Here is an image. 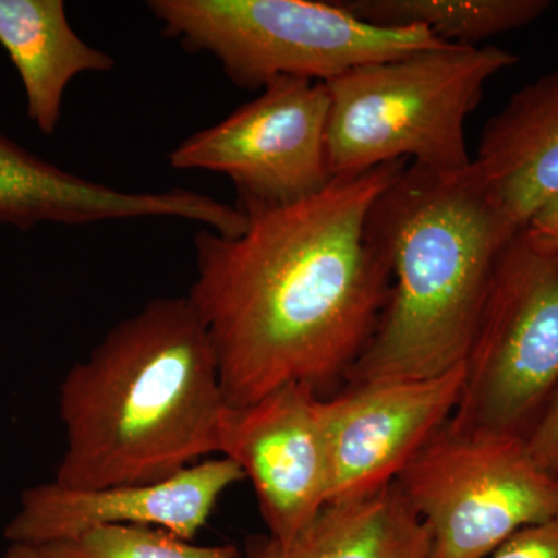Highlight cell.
Listing matches in <instances>:
<instances>
[{"instance_id": "4fadbf2b", "label": "cell", "mask_w": 558, "mask_h": 558, "mask_svg": "<svg viewBox=\"0 0 558 558\" xmlns=\"http://www.w3.org/2000/svg\"><path fill=\"white\" fill-rule=\"evenodd\" d=\"M481 182L517 229L558 194V69L517 92L481 134Z\"/></svg>"}, {"instance_id": "8fae6325", "label": "cell", "mask_w": 558, "mask_h": 558, "mask_svg": "<svg viewBox=\"0 0 558 558\" xmlns=\"http://www.w3.org/2000/svg\"><path fill=\"white\" fill-rule=\"evenodd\" d=\"M242 480L240 465L222 457L204 459L156 483L78 490L50 481L22 492L20 510L3 534L10 545H33L92 527L134 524L194 542L219 498Z\"/></svg>"}, {"instance_id": "6da1fadb", "label": "cell", "mask_w": 558, "mask_h": 558, "mask_svg": "<svg viewBox=\"0 0 558 558\" xmlns=\"http://www.w3.org/2000/svg\"><path fill=\"white\" fill-rule=\"evenodd\" d=\"M410 161L337 178L307 199L242 211L240 236L202 229L189 299L207 326L230 407L288 385L347 379L391 292L369 230L374 204Z\"/></svg>"}, {"instance_id": "7a4b0ae2", "label": "cell", "mask_w": 558, "mask_h": 558, "mask_svg": "<svg viewBox=\"0 0 558 558\" xmlns=\"http://www.w3.org/2000/svg\"><path fill=\"white\" fill-rule=\"evenodd\" d=\"M227 407L189 296L150 301L62 380L65 450L53 483L94 490L171 478L219 453Z\"/></svg>"}, {"instance_id": "ba28073f", "label": "cell", "mask_w": 558, "mask_h": 558, "mask_svg": "<svg viewBox=\"0 0 558 558\" xmlns=\"http://www.w3.org/2000/svg\"><path fill=\"white\" fill-rule=\"evenodd\" d=\"M328 119L325 83L278 78L227 119L183 140L168 161L174 170L227 175L236 186L241 211L282 207L332 182Z\"/></svg>"}, {"instance_id": "9a60e30c", "label": "cell", "mask_w": 558, "mask_h": 558, "mask_svg": "<svg viewBox=\"0 0 558 558\" xmlns=\"http://www.w3.org/2000/svg\"><path fill=\"white\" fill-rule=\"evenodd\" d=\"M428 532L398 484L330 502L293 537L258 535L238 558H427Z\"/></svg>"}, {"instance_id": "ffe728a7", "label": "cell", "mask_w": 558, "mask_h": 558, "mask_svg": "<svg viewBox=\"0 0 558 558\" xmlns=\"http://www.w3.org/2000/svg\"><path fill=\"white\" fill-rule=\"evenodd\" d=\"M523 231L534 247L558 253V194L534 213Z\"/></svg>"}, {"instance_id": "5bb4252c", "label": "cell", "mask_w": 558, "mask_h": 558, "mask_svg": "<svg viewBox=\"0 0 558 558\" xmlns=\"http://www.w3.org/2000/svg\"><path fill=\"white\" fill-rule=\"evenodd\" d=\"M0 46L20 73L28 119L44 135L60 124L70 81L116 68L113 57L70 27L62 0H0Z\"/></svg>"}, {"instance_id": "2e32d148", "label": "cell", "mask_w": 558, "mask_h": 558, "mask_svg": "<svg viewBox=\"0 0 558 558\" xmlns=\"http://www.w3.org/2000/svg\"><path fill=\"white\" fill-rule=\"evenodd\" d=\"M360 21L384 28L422 27L458 46L512 32L537 21L548 0H337Z\"/></svg>"}, {"instance_id": "30bf717a", "label": "cell", "mask_w": 558, "mask_h": 558, "mask_svg": "<svg viewBox=\"0 0 558 558\" xmlns=\"http://www.w3.org/2000/svg\"><path fill=\"white\" fill-rule=\"evenodd\" d=\"M465 362L428 379L349 385L322 400L330 457V502L374 494L398 480L457 410Z\"/></svg>"}, {"instance_id": "277c9868", "label": "cell", "mask_w": 558, "mask_h": 558, "mask_svg": "<svg viewBox=\"0 0 558 558\" xmlns=\"http://www.w3.org/2000/svg\"><path fill=\"white\" fill-rule=\"evenodd\" d=\"M517 62L519 54L498 47L446 44L328 81L330 175L351 178L399 160L435 172L468 170L465 121L488 80Z\"/></svg>"}, {"instance_id": "52a82bcc", "label": "cell", "mask_w": 558, "mask_h": 558, "mask_svg": "<svg viewBox=\"0 0 558 558\" xmlns=\"http://www.w3.org/2000/svg\"><path fill=\"white\" fill-rule=\"evenodd\" d=\"M558 389V253L521 229L499 253L449 424L526 436Z\"/></svg>"}, {"instance_id": "5b68a950", "label": "cell", "mask_w": 558, "mask_h": 558, "mask_svg": "<svg viewBox=\"0 0 558 558\" xmlns=\"http://www.w3.org/2000/svg\"><path fill=\"white\" fill-rule=\"evenodd\" d=\"M163 35L213 54L231 83L264 89L278 78L328 83L360 65L446 46L422 27L384 28L339 2L150 0Z\"/></svg>"}, {"instance_id": "ac0fdd59", "label": "cell", "mask_w": 558, "mask_h": 558, "mask_svg": "<svg viewBox=\"0 0 558 558\" xmlns=\"http://www.w3.org/2000/svg\"><path fill=\"white\" fill-rule=\"evenodd\" d=\"M487 558H558V512L520 529Z\"/></svg>"}, {"instance_id": "3957f363", "label": "cell", "mask_w": 558, "mask_h": 558, "mask_svg": "<svg viewBox=\"0 0 558 558\" xmlns=\"http://www.w3.org/2000/svg\"><path fill=\"white\" fill-rule=\"evenodd\" d=\"M369 230L391 264L387 307L349 385L428 379L468 359L499 253L517 229L475 167L409 163L381 193Z\"/></svg>"}, {"instance_id": "7c38bea8", "label": "cell", "mask_w": 558, "mask_h": 558, "mask_svg": "<svg viewBox=\"0 0 558 558\" xmlns=\"http://www.w3.org/2000/svg\"><path fill=\"white\" fill-rule=\"evenodd\" d=\"M178 218L236 236L244 215L190 190L130 193L78 178L0 134V226L21 231L43 222L87 226L106 220Z\"/></svg>"}, {"instance_id": "d6986e66", "label": "cell", "mask_w": 558, "mask_h": 558, "mask_svg": "<svg viewBox=\"0 0 558 558\" xmlns=\"http://www.w3.org/2000/svg\"><path fill=\"white\" fill-rule=\"evenodd\" d=\"M526 440L535 461L558 476V389L529 432Z\"/></svg>"}, {"instance_id": "8992f818", "label": "cell", "mask_w": 558, "mask_h": 558, "mask_svg": "<svg viewBox=\"0 0 558 558\" xmlns=\"http://www.w3.org/2000/svg\"><path fill=\"white\" fill-rule=\"evenodd\" d=\"M396 484L427 529V558H487L558 512V476L512 433L447 422Z\"/></svg>"}, {"instance_id": "e0dca14e", "label": "cell", "mask_w": 558, "mask_h": 558, "mask_svg": "<svg viewBox=\"0 0 558 558\" xmlns=\"http://www.w3.org/2000/svg\"><path fill=\"white\" fill-rule=\"evenodd\" d=\"M236 546H205L159 527L109 524L33 545H9L3 558H238Z\"/></svg>"}, {"instance_id": "9c48e42d", "label": "cell", "mask_w": 558, "mask_h": 558, "mask_svg": "<svg viewBox=\"0 0 558 558\" xmlns=\"http://www.w3.org/2000/svg\"><path fill=\"white\" fill-rule=\"evenodd\" d=\"M322 400L311 387L293 384L223 414L219 454L252 481L270 537H293L329 505Z\"/></svg>"}]
</instances>
